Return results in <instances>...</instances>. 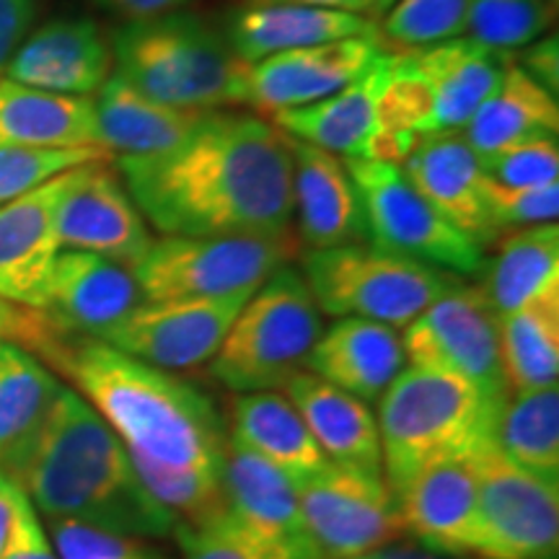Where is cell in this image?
Returning a JSON list of instances; mask_svg holds the SVG:
<instances>
[{
	"label": "cell",
	"mask_w": 559,
	"mask_h": 559,
	"mask_svg": "<svg viewBox=\"0 0 559 559\" xmlns=\"http://www.w3.org/2000/svg\"><path fill=\"white\" fill-rule=\"evenodd\" d=\"M130 459L145 489L171 513L174 526L194 531L228 513L223 474L174 469V466L156 464L135 453H130Z\"/></svg>",
	"instance_id": "obj_36"
},
{
	"label": "cell",
	"mask_w": 559,
	"mask_h": 559,
	"mask_svg": "<svg viewBox=\"0 0 559 559\" xmlns=\"http://www.w3.org/2000/svg\"><path fill=\"white\" fill-rule=\"evenodd\" d=\"M60 559H166L135 536L111 534L70 519H47Z\"/></svg>",
	"instance_id": "obj_43"
},
{
	"label": "cell",
	"mask_w": 559,
	"mask_h": 559,
	"mask_svg": "<svg viewBox=\"0 0 559 559\" xmlns=\"http://www.w3.org/2000/svg\"><path fill=\"white\" fill-rule=\"evenodd\" d=\"M111 164L99 160L68 171L55 210V234L60 249L91 251L135 270L156 239Z\"/></svg>",
	"instance_id": "obj_13"
},
{
	"label": "cell",
	"mask_w": 559,
	"mask_h": 559,
	"mask_svg": "<svg viewBox=\"0 0 559 559\" xmlns=\"http://www.w3.org/2000/svg\"><path fill=\"white\" fill-rule=\"evenodd\" d=\"M115 166L143 218L164 236L290 230V143L260 115L210 111L174 148L117 156Z\"/></svg>",
	"instance_id": "obj_1"
},
{
	"label": "cell",
	"mask_w": 559,
	"mask_h": 559,
	"mask_svg": "<svg viewBox=\"0 0 559 559\" xmlns=\"http://www.w3.org/2000/svg\"><path fill=\"white\" fill-rule=\"evenodd\" d=\"M11 479L0 474V549H3L5 542V531H9V521H11Z\"/></svg>",
	"instance_id": "obj_51"
},
{
	"label": "cell",
	"mask_w": 559,
	"mask_h": 559,
	"mask_svg": "<svg viewBox=\"0 0 559 559\" xmlns=\"http://www.w3.org/2000/svg\"><path fill=\"white\" fill-rule=\"evenodd\" d=\"M99 9L111 16L122 19L124 24H138V21H151L166 13L185 11L192 0H94Z\"/></svg>",
	"instance_id": "obj_48"
},
{
	"label": "cell",
	"mask_w": 559,
	"mask_h": 559,
	"mask_svg": "<svg viewBox=\"0 0 559 559\" xmlns=\"http://www.w3.org/2000/svg\"><path fill=\"white\" fill-rule=\"evenodd\" d=\"M111 52L115 73L156 102L205 111L247 104L249 62L198 13L124 24L111 34Z\"/></svg>",
	"instance_id": "obj_4"
},
{
	"label": "cell",
	"mask_w": 559,
	"mask_h": 559,
	"mask_svg": "<svg viewBox=\"0 0 559 559\" xmlns=\"http://www.w3.org/2000/svg\"><path fill=\"white\" fill-rule=\"evenodd\" d=\"M185 559H300L296 551L260 534L234 513L221 515L202 528L174 526Z\"/></svg>",
	"instance_id": "obj_40"
},
{
	"label": "cell",
	"mask_w": 559,
	"mask_h": 559,
	"mask_svg": "<svg viewBox=\"0 0 559 559\" xmlns=\"http://www.w3.org/2000/svg\"><path fill=\"white\" fill-rule=\"evenodd\" d=\"M515 66H519L531 81L539 83L544 91H549V94L557 99V91H559V41H557V37L531 41V45H526L521 50Z\"/></svg>",
	"instance_id": "obj_47"
},
{
	"label": "cell",
	"mask_w": 559,
	"mask_h": 559,
	"mask_svg": "<svg viewBox=\"0 0 559 559\" xmlns=\"http://www.w3.org/2000/svg\"><path fill=\"white\" fill-rule=\"evenodd\" d=\"M37 19V0H0V75Z\"/></svg>",
	"instance_id": "obj_46"
},
{
	"label": "cell",
	"mask_w": 559,
	"mask_h": 559,
	"mask_svg": "<svg viewBox=\"0 0 559 559\" xmlns=\"http://www.w3.org/2000/svg\"><path fill=\"white\" fill-rule=\"evenodd\" d=\"M68 171L0 205V296L47 309L55 260L60 254L55 210Z\"/></svg>",
	"instance_id": "obj_19"
},
{
	"label": "cell",
	"mask_w": 559,
	"mask_h": 559,
	"mask_svg": "<svg viewBox=\"0 0 559 559\" xmlns=\"http://www.w3.org/2000/svg\"><path fill=\"white\" fill-rule=\"evenodd\" d=\"M283 389L332 464L383 477L379 423L366 402L304 370Z\"/></svg>",
	"instance_id": "obj_24"
},
{
	"label": "cell",
	"mask_w": 559,
	"mask_h": 559,
	"mask_svg": "<svg viewBox=\"0 0 559 559\" xmlns=\"http://www.w3.org/2000/svg\"><path fill=\"white\" fill-rule=\"evenodd\" d=\"M407 52L430 96V135L464 130L498 86L510 60L508 52L479 45L472 37L445 39Z\"/></svg>",
	"instance_id": "obj_23"
},
{
	"label": "cell",
	"mask_w": 559,
	"mask_h": 559,
	"mask_svg": "<svg viewBox=\"0 0 559 559\" xmlns=\"http://www.w3.org/2000/svg\"><path fill=\"white\" fill-rule=\"evenodd\" d=\"M549 24L547 0H472L466 32L479 45L510 55L539 39Z\"/></svg>",
	"instance_id": "obj_38"
},
{
	"label": "cell",
	"mask_w": 559,
	"mask_h": 559,
	"mask_svg": "<svg viewBox=\"0 0 559 559\" xmlns=\"http://www.w3.org/2000/svg\"><path fill=\"white\" fill-rule=\"evenodd\" d=\"M472 0H396L383 13L381 37L404 47H430L466 34Z\"/></svg>",
	"instance_id": "obj_39"
},
{
	"label": "cell",
	"mask_w": 559,
	"mask_h": 559,
	"mask_svg": "<svg viewBox=\"0 0 559 559\" xmlns=\"http://www.w3.org/2000/svg\"><path fill=\"white\" fill-rule=\"evenodd\" d=\"M11 521L9 531H5L3 549H0V559H60L58 549L50 536H47L45 526L37 508L26 498V492L16 481L11 479Z\"/></svg>",
	"instance_id": "obj_45"
},
{
	"label": "cell",
	"mask_w": 559,
	"mask_h": 559,
	"mask_svg": "<svg viewBox=\"0 0 559 559\" xmlns=\"http://www.w3.org/2000/svg\"><path fill=\"white\" fill-rule=\"evenodd\" d=\"M47 368L73 383L130 453L174 469L223 474L226 430L192 383L83 334H70Z\"/></svg>",
	"instance_id": "obj_3"
},
{
	"label": "cell",
	"mask_w": 559,
	"mask_h": 559,
	"mask_svg": "<svg viewBox=\"0 0 559 559\" xmlns=\"http://www.w3.org/2000/svg\"><path fill=\"white\" fill-rule=\"evenodd\" d=\"M94 115L99 145L111 156H153L179 145L210 111L156 102L111 73L96 91Z\"/></svg>",
	"instance_id": "obj_28"
},
{
	"label": "cell",
	"mask_w": 559,
	"mask_h": 559,
	"mask_svg": "<svg viewBox=\"0 0 559 559\" xmlns=\"http://www.w3.org/2000/svg\"><path fill=\"white\" fill-rule=\"evenodd\" d=\"M311 5V9H330L360 13V16L373 19V0H247V5Z\"/></svg>",
	"instance_id": "obj_49"
},
{
	"label": "cell",
	"mask_w": 559,
	"mask_h": 559,
	"mask_svg": "<svg viewBox=\"0 0 559 559\" xmlns=\"http://www.w3.org/2000/svg\"><path fill=\"white\" fill-rule=\"evenodd\" d=\"M293 156V215L298 241L332 249L368 239L362 205L342 156L288 135Z\"/></svg>",
	"instance_id": "obj_21"
},
{
	"label": "cell",
	"mask_w": 559,
	"mask_h": 559,
	"mask_svg": "<svg viewBox=\"0 0 559 559\" xmlns=\"http://www.w3.org/2000/svg\"><path fill=\"white\" fill-rule=\"evenodd\" d=\"M304 280L319 311L404 330L461 280L432 264L362 243L309 249Z\"/></svg>",
	"instance_id": "obj_7"
},
{
	"label": "cell",
	"mask_w": 559,
	"mask_h": 559,
	"mask_svg": "<svg viewBox=\"0 0 559 559\" xmlns=\"http://www.w3.org/2000/svg\"><path fill=\"white\" fill-rule=\"evenodd\" d=\"M500 358L508 391L557 386L559 379V298L498 317Z\"/></svg>",
	"instance_id": "obj_35"
},
{
	"label": "cell",
	"mask_w": 559,
	"mask_h": 559,
	"mask_svg": "<svg viewBox=\"0 0 559 559\" xmlns=\"http://www.w3.org/2000/svg\"><path fill=\"white\" fill-rule=\"evenodd\" d=\"M502 402L469 383L425 368H404L381 396L379 436L391 492L417 472L449 459L472 456L495 440Z\"/></svg>",
	"instance_id": "obj_5"
},
{
	"label": "cell",
	"mask_w": 559,
	"mask_h": 559,
	"mask_svg": "<svg viewBox=\"0 0 559 559\" xmlns=\"http://www.w3.org/2000/svg\"><path fill=\"white\" fill-rule=\"evenodd\" d=\"M551 3H557V0H551Z\"/></svg>",
	"instance_id": "obj_53"
},
{
	"label": "cell",
	"mask_w": 559,
	"mask_h": 559,
	"mask_svg": "<svg viewBox=\"0 0 559 559\" xmlns=\"http://www.w3.org/2000/svg\"><path fill=\"white\" fill-rule=\"evenodd\" d=\"M409 185L481 249L498 241L487 207V174L461 132H432L400 166Z\"/></svg>",
	"instance_id": "obj_18"
},
{
	"label": "cell",
	"mask_w": 559,
	"mask_h": 559,
	"mask_svg": "<svg viewBox=\"0 0 559 559\" xmlns=\"http://www.w3.org/2000/svg\"><path fill=\"white\" fill-rule=\"evenodd\" d=\"M228 438L288 474L293 485L330 464L311 438L304 417L280 391H251L236 396Z\"/></svg>",
	"instance_id": "obj_29"
},
{
	"label": "cell",
	"mask_w": 559,
	"mask_h": 559,
	"mask_svg": "<svg viewBox=\"0 0 559 559\" xmlns=\"http://www.w3.org/2000/svg\"><path fill=\"white\" fill-rule=\"evenodd\" d=\"M358 559H461V557H451V555H438V551L430 549H417L409 547V544H389V547L370 551L366 557Z\"/></svg>",
	"instance_id": "obj_50"
},
{
	"label": "cell",
	"mask_w": 559,
	"mask_h": 559,
	"mask_svg": "<svg viewBox=\"0 0 559 559\" xmlns=\"http://www.w3.org/2000/svg\"><path fill=\"white\" fill-rule=\"evenodd\" d=\"M391 58L394 52L383 50L373 60V66L362 70L358 79L340 88L337 94L309 104V107L272 111L264 120H270L285 135L330 151L334 156H360L376 128V107H379V96L386 86Z\"/></svg>",
	"instance_id": "obj_27"
},
{
	"label": "cell",
	"mask_w": 559,
	"mask_h": 559,
	"mask_svg": "<svg viewBox=\"0 0 559 559\" xmlns=\"http://www.w3.org/2000/svg\"><path fill=\"white\" fill-rule=\"evenodd\" d=\"M481 171L498 185L539 187L559 179V145L557 138L526 140L508 148L479 156Z\"/></svg>",
	"instance_id": "obj_41"
},
{
	"label": "cell",
	"mask_w": 559,
	"mask_h": 559,
	"mask_svg": "<svg viewBox=\"0 0 559 559\" xmlns=\"http://www.w3.org/2000/svg\"><path fill=\"white\" fill-rule=\"evenodd\" d=\"M487 207L498 236L502 230L555 223L559 213V181L539 187H508L487 177Z\"/></svg>",
	"instance_id": "obj_42"
},
{
	"label": "cell",
	"mask_w": 559,
	"mask_h": 559,
	"mask_svg": "<svg viewBox=\"0 0 559 559\" xmlns=\"http://www.w3.org/2000/svg\"><path fill=\"white\" fill-rule=\"evenodd\" d=\"M404 362L407 355L394 326L345 317L319 334L306 368L321 381L370 404L386 394Z\"/></svg>",
	"instance_id": "obj_22"
},
{
	"label": "cell",
	"mask_w": 559,
	"mask_h": 559,
	"mask_svg": "<svg viewBox=\"0 0 559 559\" xmlns=\"http://www.w3.org/2000/svg\"><path fill=\"white\" fill-rule=\"evenodd\" d=\"M477 472L479 559H557L559 485H549L502 453L495 440L472 453Z\"/></svg>",
	"instance_id": "obj_10"
},
{
	"label": "cell",
	"mask_w": 559,
	"mask_h": 559,
	"mask_svg": "<svg viewBox=\"0 0 559 559\" xmlns=\"http://www.w3.org/2000/svg\"><path fill=\"white\" fill-rule=\"evenodd\" d=\"M251 293L254 290L218 298L143 300L104 342L169 373L192 370L215 358Z\"/></svg>",
	"instance_id": "obj_14"
},
{
	"label": "cell",
	"mask_w": 559,
	"mask_h": 559,
	"mask_svg": "<svg viewBox=\"0 0 559 559\" xmlns=\"http://www.w3.org/2000/svg\"><path fill=\"white\" fill-rule=\"evenodd\" d=\"M306 531L321 559H358L404 534L394 492L376 474L326 464L296 485Z\"/></svg>",
	"instance_id": "obj_12"
},
{
	"label": "cell",
	"mask_w": 559,
	"mask_h": 559,
	"mask_svg": "<svg viewBox=\"0 0 559 559\" xmlns=\"http://www.w3.org/2000/svg\"><path fill=\"white\" fill-rule=\"evenodd\" d=\"M485 293L492 311L513 313L539 300L559 298V228L557 223L519 228L500 241L485 267Z\"/></svg>",
	"instance_id": "obj_32"
},
{
	"label": "cell",
	"mask_w": 559,
	"mask_h": 559,
	"mask_svg": "<svg viewBox=\"0 0 559 559\" xmlns=\"http://www.w3.org/2000/svg\"><path fill=\"white\" fill-rule=\"evenodd\" d=\"M290 234L160 236L138 264L135 280L145 300L218 298L257 290L298 257Z\"/></svg>",
	"instance_id": "obj_8"
},
{
	"label": "cell",
	"mask_w": 559,
	"mask_h": 559,
	"mask_svg": "<svg viewBox=\"0 0 559 559\" xmlns=\"http://www.w3.org/2000/svg\"><path fill=\"white\" fill-rule=\"evenodd\" d=\"M321 332L317 300L288 264L247 298L210 368L236 394L277 391L306 368Z\"/></svg>",
	"instance_id": "obj_6"
},
{
	"label": "cell",
	"mask_w": 559,
	"mask_h": 559,
	"mask_svg": "<svg viewBox=\"0 0 559 559\" xmlns=\"http://www.w3.org/2000/svg\"><path fill=\"white\" fill-rule=\"evenodd\" d=\"M99 160H115L102 145L45 148V145H0V205L37 190L60 174Z\"/></svg>",
	"instance_id": "obj_37"
},
{
	"label": "cell",
	"mask_w": 559,
	"mask_h": 559,
	"mask_svg": "<svg viewBox=\"0 0 559 559\" xmlns=\"http://www.w3.org/2000/svg\"><path fill=\"white\" fill-rule=\"evenodd\" d=\"M0 145H99L94 99L0 81Z\"/></svg>",
	"instance_id": "obj_30"
},
{
	"label": "cell",
	"mask_w": 559,
	"mask_h": 559,
	"mask_svg": "<svg viewBox=\"0 0 559 559\" xmlns=\"http://www.w3.org/2000/svg\"><path fill=\"white\" fill-rule=\"evenodd\" d=\"M135 272L91 251H60L55 260L47 311L68 332L107 340L143 304Z\"/></svg>",
	"instance_id": "obj_20"
},
{
	"label": "cell",
	"mask_w": 559,
	"mask_h": 559,
	"mask_svg": "<svg viewBox=\"0 0 559 559\" xmlns=\"http://www.w3.org/2000/svg\"><path fill=\"white\" fill-rule=\"evenodd\" d=\"M404 534L438 555L466 557L477 549V472L472 456L417 472L394 492Z\"/></svg>",
	"instance_id": "obj_17"
},
{
	"label": "cell",
	"mask_w": 559,
	"mask_h": 559,
	"mask_svg": "<svg viewBox=\"0 0 559 559\" xmlns=\"http://www.w3.org/2000/svg\"><path fill=\"white\" fill-rule=\"evenodd\" d=\"M495 445L549 485H559V389L513 391L502 402Z\"/></svg>",
	"instance_id": "obj_34"
},
{
	"label": "cell",
	"mask_w": 559,
	"mask_h": 559,
	"mask_svg": "<svg viewBox=\"0 0 559 559\" xmlns=\"http://www.w3.org/2000/svg\"><path fill=\"white\" fill-rule=\"evenodd\" d=\"M404 355L415 368L453 376L492 402L508 400L498 313L479 285L459 283L404 326Z\"/></svg>",
	"instance_id": "obj_11"
},
{
	"label": "cell",
	"mask_w": 559,
	"mask_h": 559,
	"mask_svg": "<svg viewBox=\"0 0 559 559\" xmlns=\"http://www.w3.org/2000/svg\"><path fill=\"white\" fill-rule=\"evenodd\" d=\"M557 132L559 107L555 96L531 81L515 60H508L498 86L474 111L461 135L477 156H485L526 140L557 138Z\"/></svg>",
	"instance_id": "obj_31"
},
{
	"label": "cell",
	"mask_w": 559,
	"mask_h": 559,
	"mask_svg": "<svg viewBox=\"0 0 559 559\" xmlns=\"http://www.w3.org/2000/svg\"><path fill=\"white\" fill-rule=\"evenodd\" d=\"M355 181L366 234L373 247L432 264L451 275H481L487 267L477 241L451 226L394 164L345 158Z\"/></svg>",
	"instance_id": "obj_9"
},
{
	"label": "cell",
	"mask_w": 559,
	"mask_h": 559,
	"mask_svg": "<svg viewBox=\"0 0 559 559\" xmlns=\"http://www.w3.org/2000/svg\"><path fill=\"white\" fill-rule=\"evenodd\" d=\"M60 379L32 353L0 342V474L11 477L39 436Z\"/></svg>",
	"instance_id": "obj_33"
},
{
	"label": "cell",
	"mask_w": 559,
	"mask_h": 559,
	"mask_svg": "<svg viewBox=\"0 0 559 559\" xmlns=\"http://www.w3.org/2000/svg\"><path fill=\"white\" fill-rule=\"evenodd\" d=\"M115 73L111 37L91 19H52L29 34L9 66L5 79L52 94L91 96Z\"/></svg>",
	"instance_id": "obj_16"
},
{
	"label": "cell",
	"mask_w": 559,
	"mask_h": 559,
	"mask_svg": "<svg viewBox=\"0 0 559 559\" xmlns=\"http://www.w3.org/2000/svg\"><path fill=\"white\" fill-rule=\"evenodd\" d=\"M9 479L47 519H70L135 539L174 531L171 513L140 481L122 440L66 383Z\"/></svg>",
	"instance_id": "obj_2"
},
{
	"label": "cell",
	"mask_w": 559,
	"mask_h": 559,
	"mask_svg": "<svg viewBox=\"0 0 559 559\" xmlns=\"http://www.w3.org/2000/svg\"><path fill=\"white\" fill-rule=\"evenodd\" d=\"M70 334L73 332H68L47 309H34L0 296V342L26 349L47 366Z\"/></svg>",
	"instance_id": "obj_44"
},
{
	"label": "cell",
	"mask_w": 559,
	"mask_h": 559,
	"mask_svg": "<svg viewBox=\"0 0 559 559\" xmlns=\"http://www.w3.org/2000/svg\"><path fill=\"white\" fill-rule=\"evenodd\" d=\"M394 3L396 0H373V21L383 19V13H386Z\"/></svg>",
	"instance_id": "obj_52"
},
{
	"label": "cell",
	"mask_w": 559,
	"mask_h": 559,
	"mask_svg": "<svg viewBox=\"0 0 559 559\" xmlns=\"http://www.w3.org/2000/svg\"><path fill=\"white\" fill-rule=\"evenodd\" d=\"M223 481H226L228 510L236 519L290 547L300 559H321L306 531L296 485L288 474L228 438Z\"/></svg>",
	"instance_id": "obj_25"
},
{
	"label": "cell",
	"mask_w": 559,
	"mask_h": 559,
	"mask_svg": "<svg viewBox=\"0 0 559 559\" xmlns=\"http://www.w3.org/2000/svg\"><path fill=\"white\" fill-rule=\"evenodd\" d=\"M226 37L243 62L337 39H383L379 21L360 13L285 3L243 5L230 16Z\"/></svg>",
	"instance_id": "obj_26"
},
{
	"label": "cell",
	"mask_w": 559,
	"mask_h": 559,
	"mask_svg": "<svg viewBox=\"0 0 559 559\" xmlns=\"http://www.w3.org/2000/svg\"><path fill=\"white\" fill-rule=\"evenodd\" d=\"M386 50L383 39H337L249 62L247 107L262 117L337 94Z\"/></svg>",
	"instance_id": "obj_15"
}]
</instances>
